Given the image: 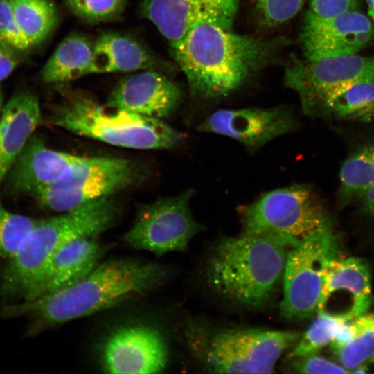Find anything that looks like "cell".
<instances>
[{"label":"cell","instance_id":"cell-1","mask_svg":"<svg viewBox=\"0 0 374 374\" xmlns=\"http://www.w3.org/2000/svg\"><path fill=\"white\" fill-rule=\"evenodd\" d=\"M168 274L163 265L153 262L107 260L77 283L32 300L4 305L0 315L28 319L25 336L31 337L56 326L144 296L161 285Z\"/></svg>","mask_w":374,"mask_h":374},{"label":"cell","instance_id":"cell-2","mask_svg":"<svg viewBox=\"0 0 374 374\" xmlns=\"http://www.w3.org/2000/svg\"><path fill=\"white\" fill-rule=\"evenodd\" d=\"M274 47V42L206 23L193 28L171 49L192 89L215 98L240 86Z\"/></svg>","mask_w":374,"mask_h":374},{"label":"cell","instance_id":"cell-3","mask_svg":"<svg viewBox=\"0 0 374 374\" xmlns=\"http://www.w3.org/2000/svg\"><path fill=\"white\" fill-rule=\"evenodd\" d=\"M120 215L118 204L106 197L50 219L39 220L8 258L3 276L2 294L24 299L58 249L78 238L96 237L112 228Z\"/></svg>","mask_w":374,"mask_h":374},{"label":"cell","instance_id":"cell-4","mask_svg":"<svg viewBox=\"0 0 374 374\" xmlns=\"http://www.w3.org/2000/svg\"><path fill=\"white\" fill-rule=\"evenodd\" d=\"M292 247L277 238L242 234L222 238L206 263L209 285L224 298L259 307L274 293Z\"/></svg>","mask_w":374,"mask_h":374},{"label":"cell","instance_id":"cell-5","mask_svg":"<svg viewBox=\"0 0 374 374\" xmlns=\"http://www.w3.org/2000/svg\"><path fill=\"white\" fill-rule=\"evenodd\" d=\"M55 125L112 145L139 150L170 149L186 135L162 119L107 108L91 97L74 95L53 114Z\"/></svg>","mask_w":374,"mask_h":374},{"label":"cell","instance_id":"cell-6","mask_svg":"<svg viewBox=\"0 0 374 374\" xmlns=\"http://www.w3.org/2000/svg\"><path fill=\"white\" fill-rule=\"evenodd\" d=\"M193 353L214 373H270L283 353L301 335L291 330L235 328L208 331L190 328Z\"/></svg>","mask_w":374,"mask_h":374},{"label":"cell","instance_id":"cell-7","mask_svg":"<svg viewBox=\"0 0 374 374\" xmlns=\"http://www.w3.org/2000/svg\"><path fill=\"white\" fill-rule=\"evenodd\" d=\"M242 234L283 240L292 248L332 220L313 189L294 184L269 191L241 212Z\"/></svg>","mask_w":374,"mask_h":374},{"label":"cell","instance_id":"cell-8","mask_svg":"<svg viewBox=\"0 0 374 374\" xmlns=\"http://www.w3.org/2000/svg\"><path fill=\"white\" fill-rule=\"evenodd\" d=\"M140 176L133 161L116 157H83L58 180L33 197L46 209L62 213L110 197L132 185Z\"/></svg>","mask_w":374,"mask_h":374},{"label":"cell","instance_id":"cell-9","mask_svg":"<svg viewBox=\"0 0 374 374\" xmlns=\"http://www.w3.org/2000/svg\"><path fill=\"white\" fill-rule=\"evenodd\" d=\"M337 247L332 227L308 235L288 251L280 304L283 318L304 319L317 312L324 269L337 256Z\"/></svg>","mask_w":374,"mask_h":374},{"label":"cell","instance_id":"cell-10","mask_svg":"<svg viewBox=\"0 0 374 374\" xmlns=\"http://www.w3.org/2000/svg\"><path fill=\"white\" fill-rule=\"evenodd\" d=\"M193 193L188 189L141 206L133 225L123 235L124 242L158 256L185 250L202 229L190 208Z\"/></svg>","mask_w":374,"mask_h":374},{"label":"cell","instance_id":"cell-11","mask_svg":"<svg viewBox=\"0 0 374 374\" xmlns=\"http://www.w3.org/2000/svg\"><path fill=\"white\" fill-rule=\"evenodd\" d=\"M288 85L299 94L303 112L314 116L331 94L351 85L374 81V56L357 54L296 64L287 75Z\"/></svg>","mask_w":374,"mask_h":374},{"label":"cell","instance_id":"cell-12","mask_svg":"<svg viewBox=\"0 0 374 374\" xmlns=\"http://www.w3.org/2000/svg\"><path fill=\"white\" fill-rule=\"evenodd\" d=\"M374 41V24L355 10L322 17L307 11L301 42L306 60L357 54Z\"/></svg>","mask_w":374,"mask_h":374},{"label":"cell","instance_id":"cell-13","mask_svg":"<svg viewBox=\"0 0 374 374\" xmlns=\"http://www.w3.org/2000/svg\"><path fill=\"white\" fill-rule=\"evenodd\" d=\"M168 350L161 333L142 323L118 328L106 339L101 366L109 373L154 374L162 372Z\"/></svg>","mask_w":374,"mask_h":374},{"label":"cell","instance_id":"cell-14","mask_svg":"<svg viewBox=\"0 0 374 374\" xmlns=\"http://www.w3.org/2000/svg\"><path fill=\"white\" fill-rule=\"evenodd\" d=\"M373 300L368 263L359 258L331 259L326 265L317 313L351 321Z\"/></svg>","mask_w":374,"mask_h":374},{"label":"cell","instance_id":"cell-15","mask_svg":"<svg viewBox=\"0 0 374 374\" xmlns=\"http://www.w3.org/2000/svg\"><path fill=\"white\" fill-rule=\"evenodd\" d=\"M297 126L291 111L278 107L217 110L205 118L198 130L233 139L253 151Z\"/></svg>","mask_w":374,"mask_h":374},{"label":"cell","instance_id":"cell-16","mask_svg":"<svg viewBox=\"0 0 374 374\" xmlns=\"http://www.w3.org/2000/svg\"><path fill=\"white\" fill-rule=\"evenodd\" d=\"M237 6L238 0H143L141 13L172 47L202 24L230 29Z\"/></svg>","mask_w":374,"mask_h":374},{"label":"cell","instance_id":"cell-17","mask_svg":"<svg viewBox=\"0 0 374 374\" xmlns=\"http://www.w3.org/2000/svg\"><path fill=\"white\" fill-rule=\"evenodd\" d=\"M82 157L48 148L33 134L3 182L11 195H34L62 177Z\"/></svg>","mask_w":374,"mask_h":374},{"label":"cell","instance_id":"cell-18","mask_svg":"<svg viewBox=\"0 0 374 374\" xmlns=\"http://www.w3.org/2000/svg\"><path fill=\"white\" fill-rule=\"evenodd\" d=\"M181 98L175 83L156 71H146L120 81L109 95L105 107L163 120L175 111Z\"/></svg>","mask_w":374,"mask_h":374},{"label":"cell","instance_id":"cell-19","mask_svg":"<svg viewBox=\"0 0 374 374\" xmlns=\"http://www.w3.org/2000/svg\"><path fill=\"white\" fill-rule=\"evenodd\" d=\"M109 249L97 238L72 240L51 256L37 283L22 301L32 300L67 288L90 274Z\"/></svg>","mask_w":374,"mask_h":374},{"label":"cell","instance_id":"cell-20","mask_svg":"<svg viewBox=\"0 0 374 374\" xmlns=\"http://www.w3.org/2000/svg\"><path fill=\"white\" fill-rule=\"evenodd\" d=\"M42 121L39 100L30 91L15 93L3 106L0 118V186Z\"/></svg>","mask_w":374,"mask_h":374},{"label":"cell","instance_id":"cell-21","mask_svg":"<svg viewBox=\"0 0 374 374\" xmlns=\"http://www.w3.org/2000/svg\"><path fill=\"white\" fill-rule=\"evenodd\" d=\"M155 64L153 55L130 37L106 33L93 44L91 74L131 72L152 69Z\"/></svg>","mask_w":374,"mask_h":374},{"label":"cell","instance_id":"cell-22","mask_svg":"<svg viewBox=\"0 0 374 374\" xmlns=\"http://www.w3.org/2000/svg\"><path fill=\"white\" fill-rule=\"evenodd\" d=\"M93 44L80 35L62 40L42 69L48 84H63L91 74Z\"/></svg>","mask_w":374,"mask_h":374},{"label":"cell","instance_id":"cell-23","mask_svg":"<svg viewBox=\"0 0 374 374\" xmlns=\"http://www.w3.org/2000/svg\"><path fill=\"white\" fill-rule=\"evenodd\" d=\"M337 203L341 208L354 204L374 186V132L357 145L339 171Z\"/></svg>","mask_w":374,"mask_h":374},{"label":"cell","instance_id":"cell-24","mask_svg":"<svg viewBox=\"0 0 374 374\" xmlns=\"http://www.w3.org/2000/svg\"><path fill=\"white\" fill-rule=\"evenodd\" d=\"M314 116L374 123V81L355 84L331 94L321 103Z\"/></svg>","mask_w":374,"mask_h":374},{"label":"cell","instance_id":"cell-25","mask_svg":"<svg viewBox=\"0 0 374 374\" xmlns=\"http://www.w3.org/2000/svg\"><path fill=\"white\" fill-rule=\"evenodd\" d=\"M15 20L31 47L43 42L58 21L51 0H10Z\"/></svg>","mask_w":374,"mask_h":374},{"label":"cell","instance_id":"cell-26","mask_svg":"<svg viewBox=\"0 0 374 374\" xmlns=\"http://www.w3.org/2000/svg\"><path fill=\"white\" fill-rule=\"evenodd\" d=\"M348 341L335 351L341 366L350 373L374 355V312L364 313L351 321Z\"/></svg>","mask_w":374,"mask_h":374},{"label":"cell","instance_id":"cell-27","mask_svg":"<svg viewBox=\"0 0 374 374\" xmlns=\"http://www.w3.org/2000/svg\"><path fill=\"white\" fill-rule=\"evenodd\" d=\"M347 321L325 314L317 317L290 355L292 358H301L315 354L330 344L341 326Z\"/></svg>","mask_w":374,"mask_h":374},{"label":"cell","instance_id":"cell-28","mask_svg":"<svg viewBox=\"0 0 374 374\" xmlns=\"http://www.w3.org/2000/svg\"><path fill=\"white\" fill-rule=\"evenodd\" d=\"M38 220L12 213L0 202V256L10 258Z\"/></svg>","mask_w":374,"mask_h":374},{"label":"cell","instance_id":"cell-29","mask_svg":"<svg viewBox=\"0 0 374 374\" xmlns=\"http://www.w3.org/2000/svg\"><path fill=\"white\" fill-rule=\"evenodd\" d=\"M67 8L78 18L91 23L114 20L123 12L127 0H64Z\"/></svg>","mask_w":374,"mask_h":374},{"label":"cell","instance_id":"cell-30","mask_svg":"<svg viewBox=\"0 0 374 374\" xmlns=\"http://www.w3.org/2000/svg\"><path fill=\"white\" fill-rule=\"evenodd\" d=\"M307 0H251L260 24L274 28L293 19Z\"/></svg>","mask_w":374,"mask_h":374},{"label":"cell","instance_id":"cell-31","mask_svg":"<svg viewBox=\"0 0 374 374\" xmlns=\"http://www.w3.org/2000/svg\"><path fill=\"white\" fill-rule=\"evenodd\" d=\"M0 42L15 51L31 47L15 20L10 0H0Z\"/></svg>","mask_w":374,"mask_h":374},{"label":"cell","instance_id":"cell-32","mask_svg":"<svg viewBox=\"0 0 374 374\" xmlns=\"http://www.w3.org/2000/svg\"><path fill=\"white\" fill-rule=\"evenodd\" d=\"M299 359L293 366V368L298 373L308 374L350 373L342 366L315 354Z\"/></svg>","mask_w":374,"mask_h":374},{"label":"cell","instance_id":"cell-33","mask_svg":"<svg viewBox=\"0 0 374 374\" xmlns=\"http://www.w3.org/2000/svg\"><path fill=\"white\" fill-rule=\"evenodd\" d=\"M309 4L310 12L326 17L358 10L360 0H309Z\"/></svg>","mask_w":374,"mask_h":374},{"label":"cell","instance_id":"cell-34","mask_svg":"<svg viewBox=\"0 0 374 374\" xmlns=\"http://www.w3.org/2000/svg\"><path fill=\"white\" fill-rule=\"evenodd\" d=\"M14 51L0 42V81L8 77L17 65V57Z\"/></svg>","mask_w":374,"mask_h":374},{"label":"cell","instance_id":"cell-35","mask_svg":"<svg viewBox=\"0 0 374 374\" xmlns=\"http://www.w3.org/2000/svg\"><path fill=\"white\" fill-rule=\"evenodd\" d=\"M355 203L360 213L374 224V186L362 195Z\"/></svg>","mask_w":374,"mask_h":374},{"label":"cell","instance_id":"cell-36","mask_svg":"<svg viewBox=\"0 0 374 374\" xmlns=\"http://www.w3.org/2000/svg\"><path fill=\"white\" fill-rule=\"evenodd\" d=\"M354 373H374V355L353 371Z\"/></svg>","mask_w":374,"mask_h":374},{"label":"cell","instance_id":"cell-37","mask_svg":"<svg viewBox=\"0 0 374 374\" xmlns=\"http://www.w3.org/2000/svg\"><path fill=\"white\" fill-rule=\"evenodd\" d=\"M367 6L368 17L374 24V0H365Z\"/></svg>","mask_w":374,"mask_h":374},{"label":"cell","instance_id":"cell-38","mask_svg":"<svg viewBox=\"0 0 374 374\" xmlns=\"http://www.w3.org/2000/svg\"><path fill=\"white\" fill-rule=\"evenodd\" d=\"M3 92H2L1 87H0V118H1L2 111H3Z\"/></svg>","mask_w":374,"mask_h":374}]
</instances>
